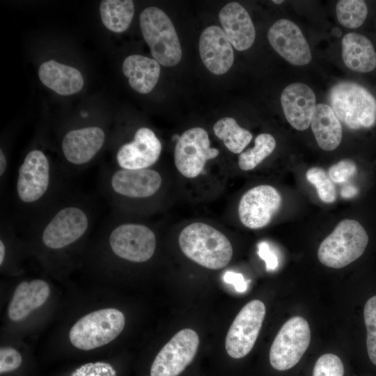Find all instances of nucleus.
<instances>
[{"label":"nucleus","mask_w":376,"mask_h":376,"mask_svg":"<svg viewBox=\"0 0 376 376\" xmlns=\"http://www.w3.org/2000/svg\"><path fill=\"white\" fill-rule=\"evenodd\" d=\"M265 313L264 303L258 299L249 301L240 310L226 337L225 347L230 357L241 359L251 352L258 336Z\"/></svg>","instance_id":"11"},{"label":"nucleus","mask_w":376,"mask_h":376,"mask_svg":"<svg viewBox=\"0 0 376 376\" xmlns=\"http://www.w3.org/2000/svg\"><path fill=\"white\" fill-rule=\"evenodd\" d=\"M198 49L203 63L214 75H223L233 65V45L218 26L212 25L204 29L199 38Z\"/></svg>","instance_id":"17"},{"label":"nucleus","mask_w":376,"mask_h":376,"mask_svg":"<svg viewBox=\"0 0 376 376\" xmlns=\"http://www.w3.org/2000/svg\"><path fill=\"white\" fill-rule=\"evenodd\" d=\"M122 70L130 86L142 94L154 88L160 75L159 63L156 60L139 54L126 57Z\"/></svg>","instance_id":"23"},{"label":"nucleus","mask_w":376,"mask_h":376,"mask_svg":"<svg viewBox=\"0 0 376 376\" xmlns=\"http://www.w3.org/2000/svg\"><path fill=\"white\" fill-rule=\"evenodd\" d=\"M224 280L228 284H232L238 292H244L247 288V283L244 276L240 273L228 271L224 275Z\"/></svg>","instance_id":"36"},{"label":"nucleus","mask_w":376,"mask_h":376,"mask_svg":"<svg viewBox=\"0 0 376 376\" xmlns=\"http://www.w3.org/2000/svg\"><path fill=\"white\" fill-rule=\"evenodd\" d=\"M134 13V3L131 0H104L100 6L103 24L115 33L124 32L129 28Z\"/></svg>","instance_id":"25"},{"label":"nucleus","mask_w":376,"mask_h":376,"mask_svg":"<svg viewBox=\"0 0 376 376\" xmlns=\"http://www.w3.org/2000/svg\"><path fill=\"white\" fill-rule=\"evenodd\" d=\"M368 242V234L359 221L343 219L322 242L318 258L327 267L340 269L361 256Z\"/></svg>","instance_id":"4"},{"label":"nucleus","mask_w":376,"mask_h":376,"mask_svg":"<svg viewBox=\"0 0 376 376\" xmlns=\"http://www.w3.org/2000/svg\"><path fill=\"white\" fill-rule=\"evenodd\" d=\"M358 193V189L354 185H347L340 191V196L344 198L354 197Z\"/></svg>","instance_id":"37"},{"label":"nucleus","mask_w":376,"mask_h":376,"mask_svg":"<svg viewBox=\"0 0 376 376\" xmlns=\"http://www.w3.org/2000/svg\"><path fill=\"white\" fill-rule=\"evenodd\" d=\"M357 172L356 164L350 159H343L333 164L328 171V175L336 183L346 182Z\"/></svg>","instance_id":"33"},{"label":"nucleus","mask_w":376,"mask_h":376,"mask_svg":"<svg viewBox=\"0 0 376 376\" xmlns=\"http://www.w3.org/2000/svg\"><path fill=\"white\" fill-rule=\"evenodd\" d=\"M344 366L341 359L334 354H324L316 361L313 376H343Z\"/></svg>","instance_id":"31"},{"label":"nucleus","mask_w":376,"mask_h":376,"mask_svg":"<svg viewBox=\"0 0 376 376\" xmlns=\"http://www.w3.org/2000/svg\"><path fill=\"white\" fill-rule=\"evenodd\" d=\"M219 19L233 47L238 51H244L251 47L256 31L248 12L241 4L237 2L227 3L221 9Z\"/></svg>","instance_id":"19"},{"label":"nucleus","mask_w":376,"mask_h":376,"mask_svg":"<svg viewBox=\"0 0 376 376\" xmlns=\"http://www.w3.org/2000/svg\"><path fill=\"white\" fill-rule=\"evenodd\" d=\"M329 100L339 120L350 129L369 128L376 122V100L355 82L336 84L329 91Z\"/></svg>","instance_id":"3"},{"label":"nucleus","mask_w":376,"mask_h":376,"mask_svg":"<svg viewBox=\"0 0 376 376\" xmlns=\"http://www.w3.org/2000/svg\"><path fill=\"white\" fill-rule=\"evenodd\" d=\"M198 345L195 331L189 328L179 331L157 354L150 376H178L192 362Z\"/></svg>","instance_id":"12"},{"label":"nucleus","mask_w":376,"mask_h":376,"mask_svg":"<svg viewBox=\"0 0 376 376\" xmlns=\"http://www.w3.org/2000/svg\"><path fill=\"white\" fill-rule=\"evenodd\" d=\"M311 342V329L302 317L289 319L277 333L269 350V362L279 371L288 370L301 359Z\"/></svg>","instance_id":"9"},{"label":"nucleus","mask_w":376,"mask_h":376,"mask_svg":"<svg viewBox=\"0 0 376 376\" xmlns=\"http://www.w3.org/2000/svg\"><path fill=\"white\" fill-rule=\"evenodd\" d=\"M22 356L15 349L10 347L0 350V373H6L17 369L22 363Z\"/></svg>","instance_id":"34"},{"label":"nucleus","mask_w":376,"mask_h":376,"mask_svg":"<svg viewBox=\"0 0 376 376\" xmlns=\"http://www.w3.org/2000/svg\"><path fill=\"white\" fill-rule=\"evenodd\" d=\"M342 58L349 69L369 72L376 68V52L370 40L363 35L348 33L342 40Z\"/></svg>","instance_id":"22"},{"label":"nucleus","mask_w":376,"mask_h":376,"mask_svg":"<svg viewBox=\"0 0 376 376\" xmlns=\"http://www.w3.org/2000/svg\"><path fill=\"white\" fill-rule=\"evenodd\" d=\"M162 143L148 127L139 128L133 139L122 144L117 150L115 160L119 169L136 170L148 169L158 160Z\"/></svg>","instance_id":"15"},{"label":"nucleus","mask_w":376,"mask_h":376,"mask_svg":"<svg viewBox=\"0 0 376 376\" xmlns=\"http://www.w3.org/2000/svg\"><path fill=\"white\" fill-rule=\"evenodd\" d=\"M367 330L366 346L371 362L376 366V295L367 300L363 310Z\"/></svg>","instance_id":"30"},{"label":"nucleus","mask_w":376,"mask_h":376,"mask_svg":"<svg viewBox=\"0 0 376 376\" xmlns=\"http://www.w3.org/2000/svg\"><path fill=\"white\" fill-rule=\"evenodd\" d=\"M101 189L107 200L116 204L121 200L152 198L159 190L162 178L152 169L103 170Z\"/></svg>","instance_id":"6"},{"label":"nucleus","mask_w":376,"mask_h":376,"mask_svg":"<svg viewBox=\"0 0 376 376\" xmlns=\"http://www.w3.org/2000/svg\"><path fill=\"white\" fill-rule=\"evenodd\" d=\"M333 31H333L334 33H336V32L337 33H336V36H337L338 37L340 36L341 31H340V30L338 29V28H335L334 29H333Z\"/></svg>","instance_id":"38"},{"label":"nucleus","mask_w":376,"mask_h":376,"mask_svg":"<svg viewBox=\"0 0 376 376\" xmlns=\"http://www.w3.org/2000/svg\"><path fill=\"white\" fill-rule=\"evenodd\" d=\"M178 244L190 260L210 269L226 267L233 256V246L221 231L203 222H194L180 233Z\"/></svg>","instance_id":"2"},{"label":"nucleus","mask_w":376,"mask_h":376,"mask_svg":"<svg viewBox=\"0 0 376 376\" xmlns=\"http://www.w3.org/2000/svg\"><path fill=\"white\" fill-rule=\"evenodd\" d=\"M109 249L116 257L135 263L148 261L156 249V235L147 225L111 222L104 226Z\"/></svg>","instance_id":"5"},{"label":"nucleus","mask_w":376,"mask_h":376,"mask_svg":"<svg viewBox=\"0 0 376 376\" xmlns=\"http://www.w3.org/2000/svg\"><path fill=\"white\" fill-rule=\"evenodd\" d=\"M219 154L218 149L210 147L207 131L195 127L186 130L178 138L174 150V162L181 175L194 178L203 173L206 162Z\"/></svg>","instance_id":"10"},{"label":"nucleus","mask_w":376,"mask_h":376,"mask_svg":"<svg viewBox=\"0 0 376 376\" xmlns=\"http://www.w3.org/2000/svg\"><path fill=\"white\" fill-rule=\"evenodd\" d=\"M104 130L99 126H86L68 131L61 141V151L68 173L79 171L97 156L105 142Z\"/></svg>","instance_id":"14"},{"label":"nucleus","mask_w":376,"mask_h":376,"mask_svg":"<svg viewBox=\"0 0 376 376\" xmlns=\"http://www.w3.org/2000/svg\"><path fill=\"white\" fill-rule=\"evenodd\" d=\"M338 22L349 29H356L362 25L368 15L366 3L361 0H341L336 7Z\"/></svg>","instance_id":"28"},{"label":"nucleus","mask_w":376,"mask_h":376,"mask_svg":"<svg viewBox=\"0 0 376 376\" xmlns=\"http://www.w3.org/2000/svg\"><path fill=\"white\" fill-rule=\"evenodd\" d=\"M281 203V196L274 187L267 185L254 187L246 191L239 202V219L248 228H264L278 212Z\"/></svg>","instance_id":"13"},{"label":"nucleus","mask_w":376,"mask_h":376,"mask_svg":"<svg viewBox=\"0 0 376 376\" xmlns=\"http://www.w3.org/2000/svg\"><path fill=\"white\" fill-rule=\"evenodd\" d=\"M272 2L274 3H276V4H279V3H283V0H281V1H275V0H274V1H272Z\"/></svg>","instance_id":"39"},{"label":"nucleus","mask_w":376,"mask_h":376,"mask_svg":"<svg viewBox=\"0 0 376 376\" xmlns=\"http://www.w3.org/2000/svg\"><path fill=\"white\" fill-rule=\"evenodd\" d=\"M70 376H116V372L111 364L97 361L79 366Z\"/></svg>","instance_id":"32"},{"label":"nucleus","mask_w":376,"mask_h":376,"mask_svg":"<svg viewBox=\"0 0 376 376\" xmlns=\"http://www.w3.org/2000/svg\"><path fill=\"white\" fill-rule=\"evenodd\" d=\"M63 173L42 150L26 153L17 171L14 194L19 208L31 220L61 198L58 193Z\"/></svg>","instance_id":"1"},{"label":"nucleus","mask_w":376,"mask_h":376,"mask_svg":"<svg viewBox=\"0 0 376 376\" xmlns=\"http://www.w3.org/2000/svg\"><path fill=\"white\" fill-rule=\"evenodd\" d=\"M124 314L116 308H104L83 316L72 327L71 343L82 350H91L113 340L125 327Z\"/></svg>","instance_id":"8"},{"label":"nucleus","mask_w":376,"mask_h":376,"mask_svg":"<svg viewBox=\"0 0 376 376\" xmlns=\"http://www.w3.org/2000/svg\"><path fill=\"white\" fill-rule=\"evenodd\" d=\"M38 76L45 86L62 95L76 93L84 86L82 75L77 68L53 59L40 65Z\"/></svg>","instance_id":"21"},{"label":"nucleus","mask_w":376,"mask_h":376,"mask_svg":"<svg viewBox=\"0 0 376 376\" xmlns=\"http://www.w3.org/2000/svg\"><path fill=\"white\" fill-rule=\"evenodd\" d=\"M217 137L224 141L225 146L235 154H240L252 139L251 133L241 127L230 117L219 120L213 127Z\"/></svg>","instance_id":"26"},{"label":"nucleus","mask_w":376,"mask_h":376,"mask_svg":"<svg viewBox=\"0 0 376 376\" xmlns=\"http://www.w3.org/2000/svg\"><path fill=\"white\" fill-rule=\"evenodd\" d=\"M50 292L48 283L42 279L19 283L8 308V316L13 321L24 319L47 301Z\"/></svg>","instance_id":"20"},{"label":"nucleus","mask_w":376,"mask_h":376,"mask_svg":"<svg viewBox=\"0 0 376 376\" xmlns=\"http://www.w3.org/2000/svg\"><path fill=\"white\" fill-rule=\"evenodd\" d=\"M267 38L274 49L292 65L311 62L310 47L299 26L287 19H280L269 28Z\"/></svg>","instance_id":"16"},{"label":"nucleus","mask_w":376,"mask_h":376,"mask_svg":"<svg viewBox=\"0 0 376 376\" xmlns=\"http://www.w3.org/2000/svg\"><path fill=\"white\" fill-rule=\"evenodd\" d=\"M275 147L276 141L272 135L267 133L258 134L255 139L254 147L240 154V169L243 171L253 169L272 153Z\"/></svg>","instance_id":"27"},{"label":"nucleus","mask_w":376,"mask_h":376,"mask_svg":"<svg viewBox=\"0 0 376 376\" xmlns=\"http://www.w3.org/2000/svg\"><path fill=\"white\" fill-rule=\"evenodd\" d=\"M311 126L316 142L322 150H334L340 145L342 126L330 106L322 103L316 105Z\"/></svg>","instance_id":"24"},{"label":"nucleus","mask_w":376,"mask_h":376,"mask_svg":"<svg viewBox=\"0 0 376 376\" xmlns=\"http://www.w3.org/2000/svg\"><path fill=\"white\" fill-rule=\"evenodd\" d=\"M306 177L308 182L315 186L322 201L331 203L336 201L335 186L324 169L312 167L306 171Z\"/></svg>","instance_id":"29"},{"label":"nucleus","mask_w":376,"mask_h":376,"mask_svg":"<svg viewBox=\"0 0 376 376\" xmlns=\"http://www.w3.org/2000/svg\"><path fill=\"white\" fill-rule=\"evenodd\" d=\"M143 36L159 64L171 67L182 58V49L173 24L160 8L148 7L139 16Z\"/></svg>","instance_id":"7"},{"label":"nucleus","mask_w":376,"mask_h":376,"mask_svg":"<svg viewBox=\"0 0 376 376\" xmlns=\"http://www.w3.org/2000/svg\"><path fill=\"white\" fill-rule=\"evenodd\" d=\"M281 102L288 122L296 130L303 131L311 125L316 107V97L307 85L295 82L286 86Z\"/></svg>","instance_id":"18"},{"label":"nucleus","mask_w":376,"mask_h":376,"mask_svg":"<svg viewBox=\"0 0 376 376\" xmlns=\"http://www.w3.org/2000/svg\"><path fill=\"white\" fill-rule=\"evenodd\" d=\"M258 254L266 265L267 271L275 270L279 265L277 256L266 242H261L258 244Z\"/></svg>","instance_id":"35"}]
</instances>
